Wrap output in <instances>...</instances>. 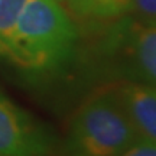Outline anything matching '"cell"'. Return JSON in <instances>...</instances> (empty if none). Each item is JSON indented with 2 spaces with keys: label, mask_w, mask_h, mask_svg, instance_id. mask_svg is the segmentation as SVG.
<instances>
[{
  "label": "cell",
  "mask_w": 156,
  "mask_h": 156,
  "mask_svg": "<svg viewBox=\"0 0 156 156\" xmlns=\"http://www.w3.org/2000/svg\"><path fill=\"white\" fill-rule=\"evenodd\" d=\"M77 38L75 23L58 0H29L5 59L29 74L52 73L68 61Z\"/></svg>",
  "instance_id": "1"
},
{
  "label": "cell",
  "mask_w": 156,
  "mask_h": 156,
  "mask_svg": "<svg viewBox=\"0 0 156 156\" xmlns=\"http://www.w3.org/2000/svg\"><path fill=\"white\" fill-rule=\"evenodd\" d=\"M139 139L114 87L94 91L74 114L67 156H117Z\"/></svg>",
  "instance_id": "2"
},
{
  "label": "cell",
  "mask_w": 156,
  "mask_h": 156,
  "mask_svg": "<svg viewBox=\"0 0 156 156\" xmlns=\"http://www.w3.org/2000/svg\"><path fill=\"white\" fill-rule=\"evenodd\" d=\"M114 41L110 73L122 81L156 87V26L129 22Z\"/></svg>",
  "instance_id": "3"
},
{
  "label": "cell",
  "mask_w": 156,
  "mask_h": 156,
  "mask_svg": "<svg viewBox=\"0 0 156 156\" xmlns=\"http://www.w3.org/2000/svg\"><path fill=\"white\" fill-rule=\"evenodd\" d=\"M55 137L0 90V156H51Z\"/></svg>",
  "instance_id": "4"
},
{
  "label": "cell",
  "mask_w": 156,
  "mask_h": 156,
  "mask_svg": "<svg viewBox=\"0 0 156 156\" xmlns=\"http://www.w3.org/2000/svg\"><path fill=\"white\" fill-rule=\"evenodd\" d=\"M114 90L139 137L156 142V87L122 81Z\"/></svg>",
  "instance_id": "5"
},
{
  "label": "cell",
  "mask_w": 156,
  "mask_h": 156,
  "mask_svg": "<svg viewBox=\"0 0 156 156\" xmlns=\"http://www.w3.org/2000/svg\"><path fill=\"white\" fill-rule=\"evenodd\" d=\"M78 15L94 19L122 17L130 12L132 0H67Z\"/></svg>",
  "instance_id": "6"
},
{
  "label": "cell",
  "mask_w": 156,
  "mask_h": 156,
  "mask_svg": "<svg viewBox=\"0 0 156 156\" xmlns=\"http://www.w3.org/2000/svg\"><path fill=\"white\" fill-rule=\"evenodd\" d=\"M29 0H0V58H6L17 19Z\"/></svg>",
  "instance_id": "7"
},
{
  "label": "cell",
  "mask_w": 156,
  "mask_h": 156,
  "mask_svg": "<svg viewBox=\"0 0 156 156\" xmlns=\"http://www.w3.org/2000/svg\"><path fill=\"white\" fill-rule=\"evenodd\" d=\"M130 12L137 16L139 22L156 26V0H132Z\"/></svg>",
  "instance_id": "8"
},
{
  "label": "cell",
  "mask_w": 156,
  "mask_h": 156,
  "mask_svg": "<svg viewBox=\"0 0 156 156\" xmlns=\"http://www.w3.org/2000/svg\"><path fill=\"white\" fill-rule=\"evenodd\" d=\"M117 156H156V142L139 137Z\"/></svg>",
  "instance_id": "9"
}]
</instances>
